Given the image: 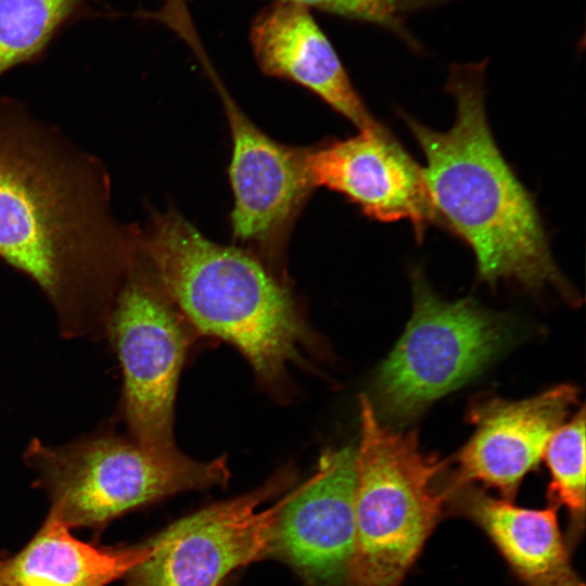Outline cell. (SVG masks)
Returning <instances> with one entry per match:
<instances>
[{"label":"cell","instance_id":"cell-1","mask_svg":"<svg viewBox=\"0 0 586 586\" xmlns=\"http://www.w3.org/2000/svg\"><path fill=\"white\" fill-rule=\"evenodd\" d=\"M102 164L0 98V258L51 304L65 339H104L137 255Z\"/></svg>","mask_w":586,"mask_h":586},{"label":"cell","instance_id":"cell-2","mask_svg":"<svg viewBox=\"0 0 586 586\" xmlns=\"http://www.w3.org/2000/svg\"><path fill=\"white\" fill-rule=\"evenodd\" d=\"M487 60L454 64L446 90L456 118L436 131L402 112L425 157L422 167L435 220L473 251L479 277L509 279L533 291L553 286L569 302L576 294L557 267L533 195L499 150L485 111Z\"/></svg>","mask_w":586,"mask_h":586},{"label":"cell","instance_id":"cell-3","mask_svg":"<svg viewBox=\"0 0 586 586\" xmlns=\"http://www.w3.org/2000/svg\"><path fill=\"white\" fill-rule=\"evenodd\" d=\"M136 247L194 332L234 346L258 381L283 390L317 339L288 289L244 249L216 243L174 211L154 213Z\"/></svg>","mask_w":586,"mask_h":586},{"label":"cell","instance_id":"cell-4","mask_svg":"<svg viewBox=\"0 0 586 586\" xmlns=\"http://www.w3.org/2000/svg\"><path fill=\"white\" fill-rule=\"evenodd\" d=\"M355 543L347 586H400L447 509L445 463L419 448L417 432L382 425L359 396Z\"/></svg>","mask_w":586,"mask_h":586},{"label":"cell","instance_id":"cell-5","mask_svg":"<svg viewBox=\"0 0 586 586\" xmlns=\"http://www.w3.org/2000/svg\"><path fill=\"white\" fill-rule=\"evenodd\" d=\"M23 459L50 499L49 513L69 528H99L167 496L226 485L230 476L225 456L203 462L177 448L153 451L109 425L63 445L33 438Z\"/></svg>","mask_w":586,"mask_h":586},{"label":"cell","instance_id":"cell-6","mask_svg":"<svg viewBox=\"0 0 586 586\" xmlns=\"http://www.w3.org/2000/svg\"><path fill=\"white\" fill-rule=\"evenodd\" d=\"M412 294L411 318L375 382L382 412L397 422L474 378L511 337L507 321L474 301L441 300L420 270Z\"/></svg>","mask_w":586,"mask_h":586},{"label":"cell","instance_id":"cell-7","mask_svg":"<svg viewBox=\"0 0 586 586\" xmlns=\"http://www.w3.org/2000/svg\"><path fill=\"white\" fill-rule=\"evenodd\" d=\"M193 332L137 252L112 304L104 337L122 368L120 416L127 434L146 449L177 448L174 405Z\"/></svg>","mask_w":586,"mask_h":586},{"label":"cell","instance_id":"cell-8","mask_svg":"<svg viewBox=\"0 0 586 586\" xmlns=\"http://www.w3.org/2000/svg\"><path fill=\"white\" fill-rule=\"evenodd\" d=\"M294 480L286 466L260 487L171 524L149 542L150 557L127 574L125 586H219L235 569L267 556L272 525L289 494L269 509H257Z\"/></svg>","mask_w":586,"mask_h":586},{"label":"cell","instance_id":"cell-9","mask_svg":"<svg viewBox=\"0 0 586 586\" xmlns=\"http://www.w3.org/2000/svg\"><path fill=\"white\" fill-rule=\"evenodd\" d=\"M356 482V449L326 450L315 474L279 510L267 556L286 562L309 586H347Z\"/></svg>","mask_w":586,"mask_h":586},{"label":"cell","instance_id":"cell-10","mask_svg":"<svg viewBox=\"0 0 586 586\" xmlns=\"http://www.w3.org/2000/svg\"><path fill=\"white\" fill-rule=\"evenodd\" d=\"M307 163L315 187L340 192L372 219L408 220L418 240L436 221L422 166L382 124L308 149Z\"/></svg>","mask_w":586,"mask_h":586},{"label":"cell","instance_id":"cell-11","mask_svg":"<svg viewBox=\"0 0 586 586\" xmlns=\"http://www.w3.org/2000/svg\"><path fill=\"white\" fill-rule=\"evenodd\" d=\"M229 120V178L234 204L233 237L273 252L315 188L307 149L279 143L257 128L219 87Z\"/></svg>","mask_w":586,"mask_h":586},{"label":"cell","instance_id":"cell-12","mask_svg":"<svg viewBox=\"0 0 586 586\" xmlns=\"http://www.w3.org/2000/svg\"><path fill=\"white\" fill-rule=\"evenodd\" d=\"M577 399L578 390L564 384L522 400L495 397L475 403L469 411L475 430L456 458L449 491L481 482L513 501Z\"/></svg>","mask_w":586,"mask_h":586},{"label":"cell","instance_id":"cell-13","mask_svg":"<svg viewBox=\"0 0 586 586\" xmlns=\"http://www.w3.org/2000/svg\"><path fill=\"white\" fill-rule=\"evenodd\" d=\"M250 43L265 74L308 89L358 129L380 124L367 110L309 10L275 1L255 16Z\"/></svg>","mask_w":586,"mask_h":586},{"label":"cell","instance_id":"cell-14","mask_svg":"<svg viewBox=\"0 0 586 586\" xmlns=\"http://www.w3.org/2000/svg\"><path fill=\"white\" fill-rule=\"evenodd\" d=\"M447 507L481 527L525 586H585L572 566L556 507H518L471 485L453 491Z\"/></svg>","mask_w":586,"mask_h":586},{"label":"cell","instance_id":"cell-15","mask_svg":"<svg viewBox=\"0 0 586 586\" xmlns=\"http://www.w3.org/2000/svg\"><path fill=\"white\" fill-rule=\"evenodd\" d=\"M150 543L102 549L74 537L49 513L35 537L0 561V586H105L150 557Z\"/></svg>","mask_w":586,"mask_h":586},{"label":"cell","instance_id":"cell-16","mask_svg":"<svg viewBox=\"0 0 586 586\" xmlns=\"http://www.w3.org/2000/svg\"><path fill=\"white\" fill-rule=\"evenodd\" d=\"M82 0H0V76L38 59Z\"/></svg>","mask_w":586,"mask_h":586},{"label":"cell","instance_id":"cell-17","mask_svg":"<svg viewBox=\"0 0 586 586\" xmlns=\"http://www.w3.org/2000/svg\"><path fill=\"white\" fill-rule=\"evenodd\" d=\"M543 457L550 472L549 505L569 512L568 545L575 546L585 522V409L561 424L548 441Z\"/></svg>","mask_w":586,"mask_h":586},{"label":"cell","instance_id":"cell-18","mask_svg":"<svg viewBox=\"0 0 586 586\" xmlns=\"http://www.w3.org/2000/svg\"><path fill=\"white\" fill-rule=\"evenodd\" d=\"M351 21L375 25L392 31L413 50L420 46L406 26L415 11L448 0H276Z\"/></svg>","mask_w":586,"mask_h":586},{"label":"cell","instance_id":"cell-19","mask_svg":"<svg viewBox=\"0 0 586 586\" xmlns=\"http://www.w3.org/2000/svg\"><path fill=\"white\" fill-rule=\"evenodd\" d=\"M183 0H166L165 3H169V4H173V3H180L182 2Z\"/></svg>","mask_w":586,"mask_h":586},{"label":"cell","instance_id":"cell-20","mask_svg":"<svg viewBox=\"0 0 586 586\" xmlns=\"http://www.w3.org/2000/svg\"><path fill=\"white\" fill-rule=\"evenodd\" d=\"M141 16L143 17V13L141 14ZM193 31V29L189 33H187V35L191 34ZM186 34H183V36H187ZM182 37V35H180Z\"/></svg>","mask_w":586,"mask_h":586}]
</instances>
